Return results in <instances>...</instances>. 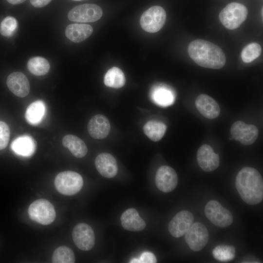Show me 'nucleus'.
<instances>
[{
	"instance_id": "f257e3e1",
	"label": "nucleus",
	"mask_w": 263,
	"mask_h": 263,
	"mask_svg": "<svg viewBox=\"0 0 263 263\" xmlns=\"http://www.w3.org/2000/svg\"><path fill=\"white\" fill-rule=\"evenodd\" d=\"M235 186L242 199L246 204L255 205L263 199V178L255 169L245 167L238 173Z\"/></svg>"
},
{
	"instance_id": "f03ea898",
	"label": "nucleus",
	"mask_w": 263,
	"mask_h": 263,
	"mask_svg": "<svg viewBox=\"0 0 263 263\" xmlns=\"http://www.w3.org/2000/svg\"><path fill=\"white\" fill-rule=\"evenodd\" d=\"M190 57L198 65L207 68L219 69L226 62L225 56L218 46L203 39H196L188 47Z\"/></svg>"
},
{
	"instance_id": "7ed1b4c3",
	"label": "nucleus",
	"mask_w": 263,
	"mask_h": 263,
	"mask_svg": "<svg viewBox=\"0 0 263 263\" xmlns=\"http://www.w3.org/2000/svg\"><path fill=\"white\" fill-rule=\"evenodd\" d=\"M247 14L248 10L244 5L233 2L228 4L221 10L219 19L225 28L234 30L244 21Z\"/></svg>"
},
{
	"instance_id": "20e7f679",
	"label": "nucleus",
	"mask_w": 263,
	"mask_h": 263,
	"mask_svg": "<svg viewBox=\"0 0 263 263\" xmlns=\"http://www.w3.org/2000/svg\"><path fill=\"white\" fill-rule=\"evenodd\" d=\"M54 185L56 189L65 195H73L78 193L83 185L82 176L73 171H64L56 177Z\"/></svg>"
},
{
	"instance_id": "39448f33",
	"label": "nucleus",
	"mask_w": 263,
	"mask_h": 263,
	"mask_svg": "<svg viewBox=\"0 0 263 263\" xmlns=\"http://www.w3.org/2000/svg\"><path fill=\"white\" fill-rule=\"evenodd\" d=\"M28 214L33 221L42 225L51 224L56 217L54 207L48 200L44 199L33 202L28 208Z\"/></svg>"
},
{
	"instance_id": "423d86ee",
	"label": "nucleus",
	"mask_w": 263,
	"mask_h": 263,
	"mask_svg": "<svg viewBox=\"0 0 263 263\" xmlns=\"http://www.w3.org/2000/svg\"><path fill=\"white\" fill-rule=\"evenodd\" d=\"M166 13L160 6H153L145 11L141 16L140 23L142 29L149 33H156L164 26Z\"/></svg>"
},
{
	"instance_id": "0eeeda50",
	"label": "nucleus",
	"mask_w": 263,
	"mask_h": 263,
	"mask_svg": "<svg viewBox=\"0 0 263 263\" xmlns=\"http://www.w3.org/2000/svg\"><path fill=\"white\" fill-rule=\"evenodd\" d=\"M205 213L210 222L220 227H228L233 221V216L230 211L216 200H211L206 204Z\"/></svg>"
},
{
	"instance_id": "6e6552de",
	"label": "nucleus",
	"mask_w": 263,
	"mask_h": 263,
	"mask_svg": "<svg viewBox=\"0 0 263 263\" xmlns=\"http://www.w3.org/2000/svg\"><path fill=\"white\" fill-rule=\"evenodd\" d=\"M102 16L101 7L96 4L90 3L76 6L68 14L69 20L79 22H94L100 19Z\"/></svg>"
},
{
	"instance_id": "1a4fd4ad",
	"label": "nucleus",
	"mask_w": 263,
	"mask_h": 263,
	"mask_svg": "<svg viewBox=\"0 0 263 263\" xmlns=\"http://www.w3.org/2000/svg\"><path fill=\"white\" fill-rule=\"evenodd\" d=\"M185 234L186 243L192 250L195 252L203 249L209 240L207 229L200 222L192 224Z\"/></svg>"
},
{
	"instance_id": "9d476101",
	"label": "nucleus",
	"mask_w": 263,
	"mask_h": 263,
	"mask_svg": "<svg viewBox=\"0 0 263 263\" xmlns=\"http://www.w3.org/2000/svg\"><path fill=\"white\" fill-rule=\"evenodd\" d=\"M230 132L232 138L244 146L254 143L259 134L256 126L247 124L241 121L235 122L230 128Z\"/></svg>"
},
{
	"instance_id": "9b49d317",
	"label": "nucleus",
	"mask_w": 263,
	"mask_h": 263,
	"mask_svg": "<svg viewBox=\"0 0 263 263\" xmlns=\"http://www.w3.org/2000/svg\"><path fill=\"white\" fill-rule=\"evenodd\" d=\"M72 237L75 245L82 250H90L94 245V232L87 224L81 223L76 225L73 230Z\"/></svg>"
},
{
	"instance_id": "f8f14e48",
	"label": "nucleus",
	"mask_w": 263,
	"mask_h": 263,
	"mask_svg": "<svg viewBox=\"0 0 263 263\" xmlns=\"http://www.w3.org/2000/svg\"><path fill=\"white\" fill-rule=\"evenodd\" d=\"M193 221V215L190 211L186 210L180 211L169 222V231L175 238L181 237L187 233Z\"/></svg>"
},
{
	"instance_id": "ddd939ff",
	"label": "nucleus",
	"mask_w": 263,
	"mask_h": 263,
	"mask_svg": "<svg viewBox=\"0 0 263 263\" xmlns=\"http://www.w3.org/2000/svg\"><path fill=\"white\" fill-rule=\"evenodd\" d=\"M155 182L160 190L164 192H169L177 186L178 176L171 167L162 166L156 171Z\"/></svg>"
},
{
	"instance_id": "4468645a",
	"label": "nucleus",
	"mask_w": 263,
	"mask_h": 263,
	"mask_svg": "<svg viewBox=\"0 0 263 263\" xmlns=\"http://www.w3.org/2000/svg\"><path fill=\"white\" fill-rule=\"evenodd\" d=\"M197 159L200 167L207 172L213 171L219 166V155L208 145L204 144L198 149Z\"/></svg>"
},
{
	"instance_id": "2eb2a0df",
	"label": "nucleus",
	"mask_w": 263,
	"mask_h": 263,
	"mask_svg": "<svg viewBox=\"0 0 263 263\" xmlns=\"http://www.w3.org/2000/svg\"><path fill=\"white\" fill-rule=\"evenodd\" d=\"M195 104L200 113L204 117L212 119L220 113V108L216 101L211 96L201 94L196 98Z\"/></svg>"
},
{
	"instance_id": "dca6fc26",
	"label": "nucleus",
	"mask_w": 263,
	"mask_h": 263,
	"mask_svg": "<svg viewBox=\"0 0 263 263\" xmlns=\"http://www.w3.org/2000/svg\"><path fill=\"white\" fill-rule=\"evenodd\" d=\"M6 83L9 89L18 97H25L29 93L28 79L21 72H15L10 74L7 78Z\"/></svg>"
},
{
	"instance_id": "f3484780",
	"label": "nucleus",
	"mask_w": 263,
	"mask_h": 263,
	"mask_svg": "<svg viewBox=\"0 0 263 263\" xmlns=\"http://www.w3.org/2000/svg\"><path fill=\"white\" fill-rule=\"evenodd\" d=\"M111 129L108 118L102 114L94 116L88 122V131L91 137L96 139L106 138Z\"/></svg>"
},
{
	"instance_id": "a211bd4d",
	"label": "nucleus",
	"mask_w": 263,
	"mask_h": 263,
	"mask_svg": "<svg viewBox=\"0 0 263 263\" xmlns=\"http://www.w3.org/2000/svg\"><path fill=\"white\" fill-rule=\"evenodd\" d=\"M95 167L103 176L111 178L117 173L118 168L115 158L108 153H102L98 155L95 160Z\"/></svg>"
},
{
	"instance_id": "6ab92c4d",
	"label": "nucleus",
	"mask_w": 263,
	"mask_h": 263,
	"mask_svg": "<svg viewBox=\"0 0 263 263\" xmlns=\"http://www.w3.org/2000/svg\"><path fill=\"white\" fill-rule=\"evenodd\" d=\"M120 220L122 227L128 231H141L146 225L138 211L133 208L126 210L121 215Z\"/></svg>"
},
{
	"instance_id": "aec40b11",
	"label": "nucleus",
	"mask_w": 263,
	"mask_h": 263,
	"mask_svg": "<svg viewBox=\"0 0 263 263\" xmlns=\"http://www.w3.org/2000/svg\"><path fill=\"white\" fill-rule=\"evenodd\" d=\"M93 32V28L90 25L74 23L67 26L65 35L71 41L78 43L87 39Z\"/></svg>"
},
{
	"instance_id": "412c9836",
	"label": "nucleus",
	"mask_w": 263,
	"mask_h": 263,
	"mask_svg": "<svg viewBox=\"0 0 263 263\" xmlns=\"http://www.w3.org/2000/svg\"><path fill=\"white\" fill-rule=\"evenodd\" d=\"M11 149L17 155L28 157L32 155L35 150L34 139L28 135H22L15 139L11 144Z\"/></svg>"
},
{
	"instance_id": "4be33fe9",
	"label": "nucleus",
	"mask_w": 263,
	"mask_h": 263,
	"mask_svg": "<svg viewBox=\"0 0 263 263\" xmlns=\"http://www.w3.org/2000/svg\"><path fill=\"white\" fill-rule=\"evenodd\" d=\"M62 143L77 158H82L87 153L88 149L85 143L75 135L68 134L64 136L62 138Z\"/></svg>"
},
{
	"instance_id": "5701e85b",
	"label": "nucleus",
	"mask_w": 263,
	"mask_h": 263,
	"mask_svg": "<svg viewBox=\"0 0 263 263\" xmlns=\"http://www.w3.org/2000/svg\"><path fill=\"white\" fill-rule=\"evenodd\" d=\"M45 111L44 103L41 100H37L27 107L25 114L26 119L30 124H38L44 116Z\"/></svg>"
},
{
	"instance_id": "b1692460",
	"label": "nucleus",
	"mask_w": 263,
	"mask_h": 263,
	"mask_svg": "<svg viewBox=\"0 0 263 263\" xmlns=\"http://www.w3.org/2000/svg\"><path fill=\"white\" fill-rule=\"evenodd\" d=\"M166 130L167 126L163 122L153 120L148 121L143 127L144 133L154 142L162 138Z\"/></svg>"
},
{
	"instance_id": "393cba45",
	"label": "nucleus",
	"mask_w": 263,
	"mask_h": 263,
	"mask_svg": "<svg viewBox=\"0 0 263 263\" xmlns=\"http://www.w3.org/2000/svg\"><path fill=\"white\" fill-rule=\"evenodd\" d=\"M151 96L155 103L162 107L171 105L174 100L173 93L170 89L165 87L159 86L153 88Z\"/></svg>"
},
{
	"instance_id": "a878e982",
	"label": "nucleus",
	"mask_w": 263,
	"mask_h": 263,
	"mask_svg": "<svg viewBox=\"0 0 263 263\" xmlns=\"http://www.w3.org/2000/svg\"><path fill=\"white\" fill-rule=\"evenodd\" d=\"M126 79L122 71L118 67H113L110 69L106 73L104 82L106 86L113 88H120L125 83Z\"/></svg>"
},
{
	"instance_id": "bb28decb",
	"label": "nucleus",
	"mask_w": 263,
	"mask_h": 263,
	"mask_svg": "<svg viewBox=\"0 0 263 263\" xmlns=\"http://www.w3.org/2000/svg\"><path fill=\"white\" fill-rule=\"evenodd\" d=\"M27 66L31 74L38 76L46 75L50 70V64L48 60L40 56L30 58Z\"/></svg>"
},
{
	"instance_id": "cd10ccee",
	"label": "nucleus",
	"mask_w": 263,
	"mask_h": 263,
	"mask_svg": "<svg viewBox=\"0 0 263 263\" xmlns=\"http://www.w3.org/2000/svg\"><path fill=\"white\" fill-rule=\"evenodd\" d=\"M75 256L72 250L66 246H61L54 251L52 262L54 263H74Z\"/></svg>"
},
{
	"instance_id": "c85d7f7f",
	"label": "nucleus",
	"mask_w": 263,
	"mask_h": 263,
	"mask_svg": "<svg viewBox=\"0 0 263 263\" xmlns=\"http://www.w3.org/2000/svg\"><path fill=\"white\" fill-rule=\"evenodd\" d=\"M235 248L229 245H219L212 250L214 258L217 261L228 262L235 257Z\"/></svg>"
},
{
	"instance_id": "c756f323",
	"label": "nucleus",
	"mask_w": 263,
	"mask_h": 263,
	"mask_svg": "<svg viewBox=\"0 0 263 263\" xmlns=\"http://www.w3.org/2000/svg\"><path fill=\"white\" fill-rule=\"evenodd\" d=\"M262 53V48L258 43L252 42L243 49L241 56L243 62L250 63L257 58Z\"/></svg>"
},
{
	"instance_id": "7c9ffc66",
	"label": "nucleus",
	"mask_w": 263,
	"mask_h": 263,
	"mask_svg": "<svg viewBox=\"0 0 263 263\" xmlns=\"http://www.w3.org/2000/svg\"><path fill=\"white\" fill-rule=\"evenodd\" d=\"M18 28L16 19L11 16L5 18L0 24V33L3 36L10 37L13 35Z\"/></svg>"
},
{
	"instance_id": "2f4dec72",
	"label": "nucleus",
	"mask_w": 263,
	"mask_h": 263,
	"mask_svg": "<svg viewBox=\"0 0 263 263\" xmlns=\"http://www.w3.org/2000/svg\"><path fill=\"white\" fill-rule=\"evenodd\" d=\"M10 134L8 125L4 122L0 121V150L4 149L7 146Z\"/></svg>"
},
{
	"instance_id": "473e14b6",
	"label": "nucleus",
	"mask_w": 263,
	"mask_h": 263,
	"mask_svg": "<svg viewBox=\"0 0 263 263\" xmlns=\"http://www.w3.org/2000/svg\"><path fill=\"white\" fill-rule=\"evenodd\" d=\"M139 259L140 263H155L157 262L155 256L150 252L143 253Z\"/></svg>"
},
{
	"instance_id": "72a5a7b5",
	"label": "nucleus",
	"mask_w": 263,
	"mask_h": 263,
	"mask_svg": "<svg viewBox=\"0 0 263 263\" xmlns=\"http://www.w3.org/2000/svg\"><path fill=\"white\" fill-rule=\"evenodd\" d=\"M31 4L35 7H42L49 4L52 0H30Z\"/></svg>"
},
{
	"instance_id": "f704fd0d",
	"label": "nucleus",
	"mask_w": 263,
	"mask_h": 263,
	"mask_svg": "<svg viewBox=\"0 0 263 263\" xmlns=\"http://www.w3.org/2000/svg\"><path fill=\"white\" fill-rule=\"evenodd\" d=\"M7 1L12 4H18L23 2L25 0H7Z\"/></svg>"
},
{
	"instance_id": "c9c22d12",
	"label": "nucleus",
	"mask_w": 263,
	"mask_h": 263,
	"mask_svg": "<svg viewBox=\"0 0 263 263\" xmlns=\"http://www.w3.org/2000/svg\"><path fill=\"white\" fill-rule=\"evenodd\" d=\"M130 263H140L139 259H137V258H133V259H132V260H131Z\"/></svg>"
},
{
	"instance_id": "e433bc0d",
	"label": "nucleus",
	"mask_w": 263,
	"mask_h": 263,
	"mask_svg": "<svg viewBox=\"0 0 263 263\" xmlns=\"http://www.w3.org/2000/svg\"><path fill=\"white\" fill-rule=\"evenodd\" d=\"M76 0V1H78V0Z\"/></svg>"
}]
</instances>
